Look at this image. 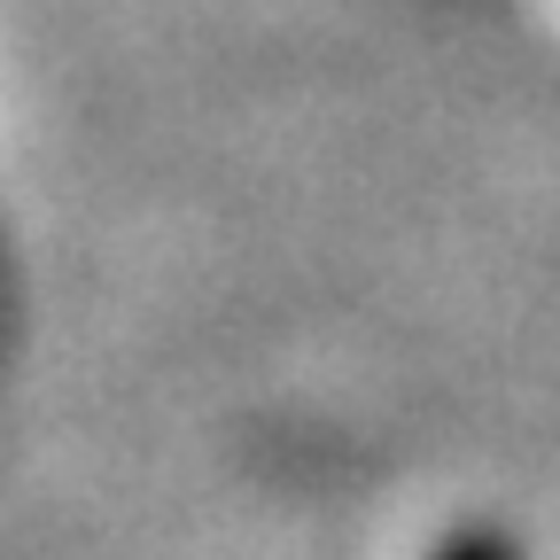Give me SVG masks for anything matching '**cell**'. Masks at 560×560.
<instances>
[{
	"label": "cell",
	"instance_id": "cell-1",
	"mask_svg": "<svg viewBox=\"0 0 560 560\" xmlns=\"http://www.w3.org/2000/svg\"><path fill=\"white\" fill-rule=\"evenodd\" d=\"M436 560H514V545H506V537H490V529H459Z\"/></svg>",
	"mask_w": 560,
	"mask_h": 560
}]
</instances>
